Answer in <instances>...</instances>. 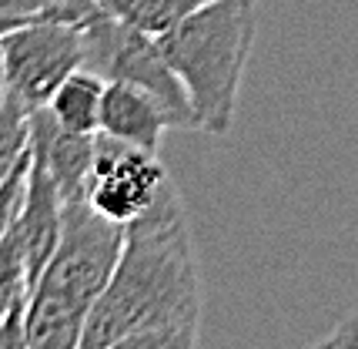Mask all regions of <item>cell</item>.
Listing matches in <instances>:
<instances>
[{"instance_id": "12", "label": "cell", "mask_w": 358, "mask_h": 349, "mask_svg": "<svg viewBox=\"0 0 358 349\" xmlns=\"http://www.w3.org/2000/svg\"><path fill=\"white\" fill-rule=\"evenodd\" d=\"M31 155V108L7 95L0 108V185L17 172V165Z\"/></svg>"}, {"instance_id": "14", "label": "cell", "mask_w": 358, "mask_h": 349, "mask_svg": "<svg viewBox=\"0 0 358 349\" xmlns=\"http://www.w3.org/2000/svg\"><path fill=\"white\" fill-rule=\"evenodd\" d=\"M27 346V299H20L0 319V349H20Z\"/></svg>"}, {"instance_id": "8", "label": "cell", "mask_w": 358, "mask_h": 349, "mask_svg": "<svg viewBox=\"0 0 358 349\" xmlns=\"http://www.w3.org/2000/svg\"><path fill=\"white\" fill-rule=\"evenodd\" d=\"M94 138L97 135H78L57 125L50 108L31 111V148L47 161L54 174L61 198H87V182L94 168Z\"/></svg>"}, {"instance_id": "1", "label": "cell", "mask_w": 358, "mask_h": 349, "mask_svg": "<svg viewBox=\"0 0 358 349\" xmlns=\"http://www.w3.org/2000/svg\"><path fill=\"white\" fill-rule=\"evenodd\" d=\"M201 272L185 202L168 182L127 225L124 252L84 322L80 349H187L201 329Z\"/></svg>"}, {"instance_id": "7", "label": "cell", "mask_w": 358, "mask_h": 349, "mask_svg": "<svg viewBox=\"0 0 358 349\" xmlns=\"http://www.w3.org/2000/svg\"><path fill=\"white\" fill-rule=\"evenodd\" d=\"M17 235L24 242V259H27V296L37 286L41 272L47 269L50 255L61 242L64 232V198L47 168V161L31 148V172H27V191L24 205L17 215Z\"/></svg>"}, {"instance_id": "16", "label": "cell", "mask_w": 358, "mask_h": 349, "mask_svg": "<svg viewBox=\"0 0 358 349\" xmlns=\"http://www.w3.org/2000/svg\"><path fill=\"white\" fill-rule=\"evenodd\" d=\"M47 0H0V14L7 17H37Z\"/></svg>"}, {"instance_id": "17", "label": "cell", "mask_w": 358, "mask_h": 349, "mask_svg": "<svg viewBox=\"0 0 358 349\" xmlns=\"http://www.w3.org/2000/svg\"><path fill=\"white\" fill-rule=\"evenodd\" d=\"M24 20H31V17H7V14H0V37L7 31H14V27H20Z\"/></svg>"}, {"instance_id": "4", "label": "cell", "mask_w": 358, "mask_h": 349, "mask_svg": "<svg viewBox=\"0 0 358 349\" xmlns=\"http://www.w3.org/2000/svg\"><path fill=\"white\" fill-rule=\"evenodd\" d=\"M80 34H84V48H87L84 67L104 74L108 81H131L144 91H151L171 111L174 128H194V111H191L185 84L168 64L157 37L110 17L108 11L91 17L80 27Z\"/></svg>"}, {"instance_id": "6", "label": "cell", "mask_w": 358, "mask_h": 349, "mask_svg": "<svg viewBox=\"0 0 358 349\" xmlns=\"http://www.w3.org/2000/svg\"><path fill=\"white\" fill-rule=\"evenodd\" d=\"M168 182H171V174L161 165L157 151H144L108 131H97L87 202L104 219L117 225H131L155 205Z\"/></svg>"}, {"instance_id": "10", "label": "cell", "mask_w": 358, "mask_h": 349, "mask_svg": "<svg viewBox=\"0 0 358 349\" xmlns=\"http://www.w3.org/2000/svg\"><path fill=\"white\" fill-rule=\"evenodd\" d=\"M108 78L97 74L91 67H80L57 88V95L50 97V114L57 118V125L78 135H97L101 131V104H104Z\"/></svg>"}, {"instance_id": "11", "label": "cell", "mask_w": 358, "mask_h": 349, "mask_svg": "<svg viewBox=\"0 0 358 349\" xmlns=\"http://www.w3.org/2000/svg\"><path fill=\"white\" fill-rule=\"evenodd\" d=\"M204 4H211V0H101V7L110 17H117V20H124L151 37L168 34L185 17L201 11Z\"/></svg>"}, {"instance_id": "2", "label": "cell", "mask_w": 358, "mask_h": 349, "mask_svg": "<svg viewBox=\"0 0 358 349\" xmlns=\"http://www.w3.org/2000/svg\"><path fill=\"white\" fill-rule=\"evenodd\" d=\"M127 225L104 219L87 198L64 202V232L27 296V346L78 349L94 302L124 252Z\"/></svg>"}, {"instance_id": "9", "label": "cell", "mask_w": 358, "mask_h": 349, "mask_svg": "<svg viewBox=\"0 0 358 349\" xmlns=\"http://www.w3.org/2000/svg\"><path fill=\"white\" fill-rule=\"evenodd\" d=\"M168 128H174V118L164 108V101H157L151 91L131 81H108L101 104V131L138 144L144 151H157L161 135Z\"/></svg>"}, {"instance_id": "3", "label": "cell", "mask_w": 358, "mask_h": 349, "mask_svg": "<svg viewBox=\"0 0 358 349\" xmlns=\"http://www.w3.org/2000/svg\"><path fill=\"white\" fill-rule=\"evenodd\" d=\"M255 0H211L157 37L174 74L181 78L204 135H228L238 114L241 78L255 48Z\"/></svg>"}, {"instance_id": "5", "label": "cell", "mask_w": 358, "mask_h": 349, "mask_svg": "<svg viewBox=\"0 0 358 349\" xmlns=\"http://www.w3.org/2000/svg\"><path fill=\"white\" fill-rule=\"evenodd\" d=\"M0 54L7 95H14L31 111L47 108L57 88L87 61L80 27L47 17H31L7 31L0 37Z\"/></svg>"}, {"instance_id": "13", "label": "cell", "mask_w": 358, "mask_h": 349, "mask_svg": "<svg viewBox=\"0 0 358 349\" xmlns=\"http://www.w3.org/2000/svg\"><path fill=\"white\" fill-rule=\"evenodd\" d=\"M20 299H27V259L17 228H10V235L0 242V319Z\"/></svg>"}, {"instance_id": "15", "label": "cell", "mask_w": 358, "mask_h": 349, "mask_svg": "<svg viewBox=\"0 0 358 349\" xmlns=\"http://www.w3.org/2000/svg\"><path fill=\"white\" fill-rule=\"evenodd\" d=\"M318 346H348V349H358V316H348L345 322H338L331 333L318 343Z\"/></svg>"}]
</instances>
